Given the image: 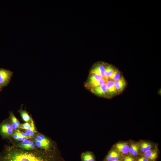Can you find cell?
Segmentation results:
<instances>
[{"instance_id": "obj_22", "label": "cell", "mask_w": 161, "mask_h": 161, "mask_svg": "<svg viewBox=\"0 0 161 161\" xmlns=\"http://www.w3.org/2000/svg\"><path fill=\"white\" fill-rule=\"evenodd\" d=\"M121 77L120 73L117 69L109 77V79L115 81L120 79Z\"/></svg>"}, {"instance_id": "obj_3", "label": "cell", "mask_w": 161, "mask_h": 161, "mask_svg": "<svg viewBox=\"0 0 161 161\" xmlns=\"http://www.w3.org/2000/svg\"><path fill=\"white\" fill-rule=\"evenodd\" d=\"M13 130L9 119H6L0 124V134L3 139H9L12 137Z\"/></svg>"}, {"instance_id": "obj_4", "label": "cell", "mask_w": 161, "mask_h": 161, "mask_svg": "<svg viewBox=\"0 0 161 161\" xmlns=\"http://www.w3.org/2000/svg\"><path fill=\"white\" fill-rule=\"evenodd\" d=\"M13 72L9 70L0 69V89L7 84Z\"/></svg>"}, {"instance_id": "obj_14", "label": "cell", "mask_w": 161, "mask_h": 161, "mask_svg": "<svg viewBox=\"0 0 161 161\" xmlns=\"http://www.w3.org/2000/svg\"><path fill=\"white\" fill-rule=\"evenodd\" d=\"M9 119L11 126L13 130L17 129L20 128L21 124L13 112H11L10 114Z\"/></svg>"}, {"instance_id": "obj_19", "label": "cell", "mask_w": 161, "mask_h": 161, "mask_svg": "<svg viewBox=\"0 0 161 161\" xmlns=\"http://www.w3.org/2000/svg\"><path fill=\"white\" fill-rule=\"evenodd\" d=\"M22 120L25 122H30L32 118L25 110L21 109L18 111Z\"/></svg>"}, {"instance_id": "obj_15", "label": "cell", "mask_w": 161, "mask_h": 161, "mask_svg": "<svg viewBox=\"0 0 161 161\" xmlns=\"http://www.w3.org/2000/svg\"><path fill=\"white\" fill-rule=\"evenodd\" d=\"M139 150V144L134 143L129 146V153L131 156H135L138 154Z\"/></svg>"}, {"instance_id": "obj_27", "label": "cell", "mask_w": 161, "mask_h": 161, "mask_svg": "<svg viewBox=\"0 0 161 161\" xmlns=\"http://www.w3.org/2000/svg\"><path fill=\"white\" fill-rule=\"evenodd\" d=\"M142 161H148V160L144 157H141L140 158Z\"/></svg>"}, {"instance_id": "obj_18", "label": "cell", "mask_w": 161, "mask_h": 161, "mask_svg": "<svg viewBox=\"0 0 161 161\" xmlns=\"http://www.w3.org/2000/svg\"><path fill=\"white\" fill-rule=\"evenodd\" d=\"M140 150L144 153L150 150L152 148L151 144L147 142L143 141L139 144Z\"/></svg>"}, {"instance_id": "obj_29", "label": "cell", "mask_w": 161, "mask_h": 161, "mask_svg": "<svg viewBox=\"0 0 161 161\" xmlns=\"http://www.w3.org/2000/svg\"><path fill=\"white\" fill-rule=\"evenodd\" d=\"M121 161L120 160H116V161Z\"/></svg>"}, {"instance_id": "obj_26", "label": "cell", "mask_w": 161, "mask_h": 161, "mask_svg": "<svg viewBox=\"0 0 161 161\" xmlns=\"http://www.w3.org/2000/svg\"><path fill=\"white\" fill-rule=\"evenodd\" d=\"M123 161H135L134 158L131 156H126L123 159Z\"/></svg>"}, {"instance_id": "obj_7", "label": "cell", "mask_w": 161, "mask_h": 161, "mask_svg": "<svg viewBox=\"0 0 161 161\" xmlns=\"http://www.w3.org/2000/svg\"><path fill=\"white\" fill-rule=\"evenodd\" d=\"M115 150L121 155L126 154L129 153V146L125 142L117 143L114 145Z\"/></svg>"}, {"instance_id": "obj_6", "label": "cell", "mask_w": 161, "mask_h": 161, "mask_svg": "<svg viewBox=\"0 0 161 161\" xmlns=\"http://www.w3.org/2000/svg\"><path fill=\"white\" fill-rule=\"evenodd\" d=\"M106 64L103 62H99L96 64L91 70V74L99 75L105 78Z\"/></svg>"}, {"instance_id": "obj_20", "label": "cell", "mask_w": 161, "mask_h": 161, "mask_svg": "<svg viewBox=\"0 0 161 161\" xmlns=\"http://www.w3.org/2000/svg\"><path fill=\"white\" fill-rule=\"evenodd\" d=\"M103 78L104 77L99 75L91 74L89 78L88 83L89 85H90L92 83L100 80Z\"/></svg>"}, {"instance_id": "obj_28", "label": "cell", "mask_w": 161, "mask_h": 161, "mask_svg": "<svg viewBox=\"0 0 161 161\" xmlns=\"http://www.w3.org/2000/svg\"><path fill=\"white\" fill-rule=\"evenodd\" d=\"M137 161H142L140 159V158H139V159H138L137 160Z\"/></svg>"}, {"instance_id": "obj_25", "label": "cell", "mask_w": 161, "mask_h": 161, "mask_svg": "<svg viewBox=\"0 0 161 161\" xmlns=\"http://www.w3.org/2000/svg\"><path fill=\"white\" fill-rule=\"evenodd\" d=\"M15 132L20 137L29 139L25 133L19 130H16Z\"/></svg>"}, {"instance_id": "obj_9", "label": "cell", "mask_w": 161, "mask_h": 161, "mask_svg": "<svg viewBox=\"0 0 161 161\" xmlns=\"http://www.w3.org/2000/svg\"><path fill=\"white\" fill-rule=\"evenodd\" d=\"M92 89L93 93L100 96H104L108 95L106 84Z\"/></svg>"}, {"instance_id": "obj_2", "label": "cell", "mask_w": 161, "mask_h": 161, "mask_svg": "<svg viewBox=\"0 0 161 161\" xmlns=\"http://www.w3.org/2000/svg\"><path fill=\"white\" fill-rule=\"evenodd\" d=\"M33 141L36 147L40 149L49 150L57 147L54 140L41 133L37 134Z\"/></svg>"}, {"instance_id": "obj_21", "label": "cell", "mask_w": 161, "mask_h": 161, "mask_svg": "<svg viewBox=\"0 0 161 161\" xmlns=\"http://www.w3.org/2000/svg\"><path fill=\"white\" fill-rule=\"evenodd\" d=\"M109 80V79L105 78H104L100 80L92 83L90 86H91L92 89L96 87L105 84H106Z\"/></svg>"}, {"instance_id": "obj_23", "label": "cell", "mask_w": 161, "mask_h": 161, "mask_svg": "<svg viewBox=\"0 0 161 161\" xmlns=\"http://www.w3.org/2000/svg\"><path fill=\"white\" fill-rule=\"evenodd\" d=\"M12 137H13L14 139L20 141H21L26 139H27L25 137H22L20 136L15 132L13 133V134L12 135Z\"/></svg>"}, {"instance_id": "obj_13", "label": "cell", "mask_w": 161, "mask_h": 161, "mask_svg": "<svg viewBox=\"0 0 161 161\" xmlns=\"http://www.w3.org/2000/svg\"><path fill=\"white\" fill-rule=\"evenodd\" d=\"M144 156L148 160L155 161L158 157V152L156 149H151L144 153Z\"/></svg>"}, {"instance_id": "obj_10", "label": "cell", "mask_w": 161, "mask_h": 161, "mask_svg": "<svg viewBox=\"0 0 161 161\" xmlns=\"http://www.w3.org/2000/svg\"><path fill=\"white\" fill-rule=\"evenodd\" d=\"M106 84L108 95L112 96L119 93L115 87L114 81L112 80H109Z\"/></svg>"}, {"instance_id": "obj_1", "label": "cell", "mask_w": 161, "mask_h": 161, "mask_svg": "<svg viewBox=\"0 0 161 161\" xmlns=\"http://www.w3.org/2000/svg\"><path fill=\"white\" fill-rule=\"evenodd\" d=\"M0 161H64L58 147L49 150L39 148L31 151L16 145H5L0 153Z\"/></svg>"}, {"instance_id": "obj_24", "label": "cell", "mask_w": 161, "mask_h": 161, "mask_svg": "<svg viewBox=\"0 0 161 161\" xmlns=\"http://www.w3.org/2000/svg\"><path fill=\"white\" fill-rule=\"evenodd\" d=\"M31 126V123L30 122H25L24 123L20 124V128L27 130L29 129Z\"/></svg>"}, {"instance_id": "obj_11", "label": "cell", "mask_w": 161, "mask_h": 161, "mask_svg": "<svg viewBox=\"0 0 161 161\" xmlns=\"http://www.w3.org/2000/svg\"><path fill=\"white\" fill-rule=\"evenodd\" d=\"M126 85V81L122 77L118 80L114 81L115 87L119 93L124 90Z\"/></svg>"}, {"instance_id": "obj_5", "label": "cell", "mask_w": 161, "mask_h": 161, "mask_svg": "<svg viewBox=\"0 0 161 161\" xmlns=\"http://www.w3.org/2000/svg\"><path fill=\"white\" fill-rule=\"evenodd\" d=\"M16 145L18 148L26 151L33 150L38 148L33 140L28 139L21 141Z\"/></svg>"}, {"instance_id": "obj_12", "label": "cell", "mask_w": 161, "mask_h": 161, "mask_svg": "<svg viewBox=\"0 0 161 161\" xmlns=\"http://www.w3.org/2000/svg\"><path fill=\"white\" fill-rule=\"evenodd\" d=\"M80 157L81 161H96L94 154L90 151L83 152L81 154Z\"/></svg>"}, {"instance_id": "obj_17", "label": "cell", "mask_w": 161, "mask_h": 161, "mask_svg": "<svg viewBox=\"0 0 161 161\" xmlns=\"http://www.w3.org/2000/svg\"><path fill=\"white\" fill-rule=\"evenodd\" d=\"M117 69L114 66L108 64H106L105 78L109 79V77Z\"/></svg>"}, {"instance_id": "obj_16", "label": "cell", "mask_w": 161, "mask_h": 161, "mask_svg": "<svg viewBox=\"0 0 161 161\" xmlns=\"http://www.w3.org/2000/svg\"><path fill=\"white\" fill-rule=\"evenodd\" d=\"M30 123L31 126L30 128L27 130H26L25 133L29 139L33 137L35 135V133H36L37 132L32 119L31 120Z\"/></svg>"}, {"instance_id": "obj_8", "label": "cell", "mask_w": 161, "mask_h": 161, "mask_svg": "<svg viewBox=\"0 0 161 161\" xmlns=\"http://www.w3.org/2000/svg\"><path fill=\"white\" fill-rule=\"evenodd\" d=\"M121 155L115 149H112L109 152L103 161H114L120 160Z\"/></svg>"}]
</instances>
